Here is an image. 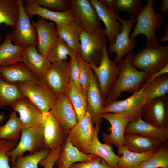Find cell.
<instances>
[{
    "mask_svg": "<svg viewBox=\"0 0 168 168\" xmlns=\"http://www.w3.org/2000/svg\"><path fill=\"white\" fill-rule=\"evenodd\" d=\"M133 55L132 53L126 55L119 63V74L106 98L105 103L117 100L123 92L134 93L138 91L149 75L146 72L137 69L132 65Z\"/></svg>",
    "mask_w": 168,
    "mask_h": 168,
    "instance_id": "1",
    "label": "cell"
},
{
    "mask_svg": "<svg viewBox=\"0 0 168 168\" xmlns=\"http://www.w3.org/2000/svg\"><path fill=\"white\" fill-rule=\"evenodd\" d=\"M146 5H141L136 19V25L130 35L132 39L140 34L147 38L146 46L157 43L156 31L164 23L161 14L155 12L154 9L153 0H146Z\"/></svg>",
    "mask_w": 168,
    "mask_h": 168,
    "instance_id": "2",
    "label": "cell"
},
{
    "mask_svg": "<svg viewBox=\"0 0 168 168\" xmlns=\"http://www.w3.org/2000/svg\"><path fill=\"white\" fill-rule=\"evenodd\" d=\"M132 65L137 69L150 75L168 63V44L158 43L146 46L135 54L131 59Z\"/></svg>",
    "mask_w": 168,
    "mask_h": 168,
    "instance_id": "3",
    "label": "cell"
},
{
    "mask_svg": "<svg viewBox=\"0 0 168 168\" xmlns=\"http://www.w3.org/2000/svg\"><path fill=\"white\" fill-rule=\"evenodd\" d=\"M23 96L31 100L43 113L48 112L58 98L42 78L16 83Z\"/></svg>",
    "mask_w": 168,
    "mask_h": 168,
    "instance_id": "4",
    "label": "cell"
},
{
    "mask_svg": "<svg viewBox=\"0 0 168 168\" xmlns=\"http://www.w3.org/2000/svg\"><path fill=\"white\" fill-rule=\"evenodd\" d=\"M107 44L101 50L100 63L96 66L93 63L89 64L98 82L103 97H107L119 75V65L113 60L110 59L107 49Z\"/></svg>",
    "mask_w": 168,
    "mask_h": 168,
    "instance_id": "5",
    "label": "cell"
},
{
    "mask_svg": "<svg viewBox=\"0 0 168 168\" xmlns=\"http://www.w3.org/2000/svg\"><path fill=\"white\" fill-rule=\"evenodd\" d=\"M70 9L74 21L83 31L92 33L104 30L101 21L90 1L71 0Z\"/></svg>",
    "mask_w": 168,
    "mask_h": 168,
    "instance_id": "6",
    "label": "cell"
},
{
    "mask_svg": "<svg viewBox=\"0 0 168 168\" xmlns=\"http://www.w3.org/2000/svg\"><path fill=\"white\" fill-rule=\"evenodd\" d=\"M142 88L133 93L129 97L121 100H113L105 103L101 114L113 113L122 114L129 122L142 118L141 110L146 100L142 94Z\"/></svg>",
    "mask_w": 168,
    "mask_h": 168,
    "instance_id": "7",
    "label": "cell"
},
{
    "mask_svg": "<svg viewBox=\"0 0 168 168\" xmlns=\"http://www.w3.org/2000/svg\"><path fill=\"white\" fill-rule=\"evenodd\" d=\"M43 144V132L40 124L37 126L22 128L18 143L8 152L12 164L17 157L23 156L26 152L33 153L44 149Z\"/></svg>",
    "mask_w": 168,
    "mask_h": 168,
    "instance_id": "8",
    "label": "cell"
},
{
    "mask_svg": "<svg viewBox=\"0 0 168 168\" xmlns=\"http://www.w3.org/2000/svg\"><path fill=\"white\" fill-rule=\"evenodd\" d=\"M18 17L11 33L13 44L20 46L34 45L37 47V36L35 28L25 11L23 1L18 0Z\"/></svg>",
    "mask_w": 168,
    "mask_h": 168,
    "instance_id": "9",
    "label": "cell"
},
{
    "mask_svg": "<svg viewBox=\"0 0 168 168\" xmlns=\"http://www.w3.org/2000/svg\"><path fill=\"white\" fill-rule=\"evenodd\" d=\"M118 20L122 26L121 31L116 37L114 42L109 44L107 49L110 54L116 53V56L113 60L118 64L124 56L131 53L136 47L138 40L131 39L130 36L132 27L136 23V19L125 20L119 16Z\"/></svg>",
    "mask_w": 168,
    "mask_h": 168,
    "instance_id": "10",
    "label": "cell"
},
{
    "mask_svg": "<svg viewBox=\"0 0 168 168\" xmlns=\"http://www.w3.org/2000/svg\"><path fill=\"white\" fill-rule=\"evenodd\" d=\"M141 115L147 123L168 129L167 95L146 101L142 107Z\"/></svg>",
    "mask_w": 168,
    "mask_h": 168,
    "instance_id": "11",
    "label": "cell"
},
{
    "mask_svg": "<svg viewBox=\"0 0 168 168\" xmlns=\"http://www.w3.org/2000/svg\"><path fill=\"white\" fill-rule=\"evenodd\" d=\"M40 125L43 130L44 148L51 150L62 147L67 135L49 111L42 113Z\"/></svg>",
    "mask_w": 168,
    "mask_h": 168,
    "instance_id": "12",
    "label": "cell"
},
{
    "mask_svg": "<svg viewBox=\"0 0 168 168\" xmlns=\"http://www.w3.org/2000/svg\"><path fill=\"white\" fill-rule=\"evenodd\" d=\"M108 42L104 30L92 33L82 31L80 35L79 54L88 63H94L95 58L100 62L101 50Z\"/></svg>",
    "mask_w": 168,
    "mask_h": 168,
    "instance_id": "13",
    "label": "cell"
},
{
    "mask_svg": "<svg viewBox=\"0 0 168 168\" xmlns=\"http://www.w3.org/2000/svg\"><path fill=\"white\" fill-rule=\"evenodd\" d=\"M69 63L66 61L52 63L43 78L49 89L57 97L63 94L70 81Z\"/></svg>",
    "mask_w": 168,
    "mask_h": 168,
    "instance_id": "14",
    "label": "cell"
},
{
    "mask_svg": "<svg viewBox=\"0 0 168 168\" xmlns=\"http://www.w3.org/2000/svg\"><path fill=\"white\" fill-rule=\"evenodd\" d=\"M93 124L90 114L87 112L69 132L67 139L84 153L93 140L95 132Z\"/></svg>",
    "mask_w": 168,
    "mask_h": 168,
    "instance_id": "15",
    "label": "cell"
},
{
    "mask_svg": "<svg viewBox=\"0 0 168 168\" xmlns=\"http://www.w3.org/2000/svg\"><path fill=\"white\" fill-rule=\"evenodd\" d=\"M90 2L105 26L104 31L109 44L114 43L121 30V24L118 20L119 13L105 6L99 0H91Z\"/></svg>",
    "mask_w": 168,
    "mask_h": 168,
    "instance_id": "16",
    "label": "cell"
},
{
    "mask_svg": "<svg viewBox=\"0 0 168 168\" xmlns=\"http://www.w3.org/2000/svg\"><path fill=\"white\" fill-rule=\"evenodd\" d=\"M101 118L107 120L111 125L108 128L110 133H102L103 141L114 145L118 149L123 146L125 129L129 120L122 114L113 113L102 114Z\"/></svg>",
    "mask_w": 168,
    "mask_h": 168,
    "instance_id": "17",
    "label": "cell"
},
{
    "mask_svg": "<svg viewBox=\"0 0 168 168\" xmlns=\"http://www.w3.org/2000/svg\"><path fill=\"white\" fill-rule=\"evenodd\" d=\"M68 134L77 122L73 107L64 94L58 97L56 103L49 110Z\"/></svg>",
    "mask_w": 168,
    "mask_h": 168,
    "instance_id": "18",
    "label": "cell"
},
{
    "mask_svg": "<svg viewBox=\"0 0 168 168\" xmlns=\"http://www.w3.org/2000/svg\"><path fill=\"white\" fill-rule=\"evenodd\" d=\"M36 47L34 45L24 46L20 62L23 63L38 77L43 78L52 63L45 55L39 53Z\"/></svg>",
    "mask_w": 168,
    "mask_h": 168,
    "instance_id": "19",
    "label": "cell"
},
{
    "mask_svg": "<svg viewBox=\"0 0 168 168\" xmlns=\"http://www.w3.org/2000/svg\"><path fill=\"white\" fill-rule=\"evenodd\" d=\"M10 106L19 114L22 128L40 125L42 113L26 97L23 96Z\"/></svg>",
    "mask_w": 168,
    "mask_h": 168,
    "instance_id": "20",
    "label": "cell"
},
{
    "mask_svg": "<svg viewBox=\"0 0 168 168\" xmlns=\"http://www.w3.org/2000/svg\"><path fill=\"white\" fill-rule=\"evenodd\" d=\"M86 95L87 112L90 114L94 124H100L102 120L101 111L105 105L106 98L102 94L93 72L91 76Z\"/></svg>",
    "mask_w": 168,
    "mask_h": 168,
    "instance_id": "21",
    "label": "cell"
},
{
    "mask_svg": "<svg viewBox=\"0 0 168 168\" xmlns=\"http://www.w3.org/2000/svg\"><path fill=\"white\" fill-rule=\"evenodd\" d=\"M36 30L39 53L45 55L48 50L58 37L55 24L50 21L39 17L38 21L32 23Z\"/></svg>",
    "mask_w": 168,
    "mask_h": 168,
    "instance_id": "22",
    "label": "cell"
},
{
    "mask_svg": "<svg viewBox=\"0 0 168 168\" xmlns=\"http://www.w3.org/2000/svg\"><path fill=\"white\" fill-rule=\"evenodd\" d=\"M95 134L92 142L84 153L96 155L103 159L112 168H117L118 163L120 156L114 152L111 144L102 143L99 140L98 133L100 124H95Z\"/></svg>",
    "mask_w": 168,
    "mask_h": 168,
    "instance_id": "23",
    "label": "cell"
},
{
    "mask_svg": "<svg viewBox=\"0 0 168 168\" xmlns=\"http://www.w3.org/2000/svg\"><path fill=\"white\" fill-rule=\"evenodd\" d=\"M26 1V4H23L25 11L29 17L37 15L55 24L74 20L70 8L64 12L54 11L39 6L36 3L35 0Z\"/></svg>",
    "mask_w": 168,
    "mask_h": 168,
    "instance_id": "24",
    "label": "cell"
},
{
    "mask_svg": "<svg viewBox=\"0 0 168 168\" xmlns=\"http://www.w3.org/2000/svg\"><path fill=\"white\" fill-rule=\"evenodd\" d=\"M163 142L151 138L133 133H126L124 146L129 150L136 153L155 152Z\"/></svg>",
    "mask_w": 168,
    "mask_h": 168,
    "instance_id": "25",
    "label": "cell"
},
{
    "mask_svg": "<svg viewBox=\"0 0 168 168\" xmlns=\"http://www.w3.org/2000/svg\"><path fill=\"white\" fill-rule=\"evenodd\" d=\"M97 156L95 154L83 153L67 139L55 164L57 168H70L74 163L87 161Z\"/></svg>",
    "mask_w": 168,
    "mask_h": 168,
    "instance_id": "26",
    "label": "cell"
},
{
    "mask_svg": "<svg viewBox=\"0 0 168 168\" xmlns=\"http://www.w3.org/2000/svg\"><path fill=\"white\" fill-rule=\"evenodd\" d=\"M126 133L136 134L153 138L162 142L168 139V129L151 125L144 121L142 118L128 122L125 129Z\"/></svg>",
    "mask_w": 168,
    "mask_h": 168,
    "instance_id": "27",
    "label": "cell"
},
{
    "mask_svg": "<svg viewBox=\"0 0 168 168\" xmlns=\"http://www.w3.org/2000/svg\"><path fill=\"white\" fill-rule=\"evenodd\" d=\"M0 74L4 81L10 83L30 82L39 78L23 63L0 67Z\"/></svg>",
    "mask_w": 168,
    "mask_h": 168,
    "instance_id": "28",
    "label": "cell"
},
{
    "mask_svg": "<svg viewBox=\"0 0 168 168\" xmlns=\"http://www.w3.org/2000/svg\"><path fill=\"white\" fill-rule=\"evenodd\" d=\"M58 37L76 54H79L80 35L83 31L74 21L55 24Z\"/></svg>",
    "mask_w": 168,
    "mask_h": 168,
    "instance_id": "29",
    "label": "cell"
},
{
    "mask_svg": "<svg viewBox=\"0 0 168 168\" xmlns=\"http://www.w3.org/2000/svg\"><path fill=\"white\" fill-rule=\"evenodd\" d=\"M63 94L72 105L77 121L82 120L87 113L86 93L81 86L70 80Z\"/></svg>",
    "mask_w": 168,
    "mask_h": 168,
    "instance_id": "30",
    "label": "cell"
},
{
    "mask_svg": "<svg viewBox=\"0 0 168 168\" xmlns=\"http://www.w3.org/2000/svg\"><path fill=\"white\" fill-rule=\"evenodd\" d=\"M11 33H7L4 41L0 44V67H7L20 62L24 46L14 44Z\"/></svg>",
    "mask_w": 168,
    "mask_h": 168,
    "instance_id": "31",
    "label": "cell"
},
{
    "mask_svg": "<svg viewBox=\"0 0 168 168\" xmlns=\"http://www.w3.org/2000/svg\"><path fill=\"white\" fill-rule=\"evenodd\" d=\"M22 128L21 120L14 110L9 114L6 124L0 126V139L17 143L20 139Z\"/></svg>",
    "mask_w": 168,
    "mask_h": 168,
    "instance_id": "32",
    "label": "cell"
},
{
    "mask_svg": "<svg viewBox=\"0 0 168 168\" xmlns=\"http://www.w3.org/2000/svg\"><path fill=\"white\" fill-rule=\"evenodd\" d=\"M141 88H142V94L146 101L167 95L168 74L162 75L148 83H143Z\"/></svg>",
    "mask_w": 168,
    "mask_h": 168,
    "instance_id": "33",
    "label": "cell"
},
{
    "mask_svg": "<svg viewBox=\"0 0 168 168\" xmlns=\"http://www.w3.org/2000/svg\"><path fill=\"white\" fill-rule=\"evenodd\" d=\"M154 152L139 153L131 151L124 146L118 149V155H122L117 168H137L142 162L149 159Z\"/></svg>",
    "mask_w": 168,
    "mask_h": 168,
    "instance_id": "34",
    "label": "cell"
},
{
    "mask_svg": "<svg viewBox=\"0 0 168 168\" xmlns=\"http://www.w3.org/2000/svg\"><path fill=\"white\" fill-rule=\"evenodd\" d=\"M19 14L18 0H0V24L13 27Z\"/></svg>",
    "mask_w": 168,
    "mask_h": 168,
    "instance_id": "35",
    "label": "cell"
},
{
    "mask_svg": "<svg viewBox=\"0 0 168 168\" xmlns=\"http://www.w3.org/2000/svg\"><path fill=\"white\" fill-rule=\"evenodd\" d=\"M23 96L16 83H10L0 77V109L11 106Z\"/></svg>",
    "mask_w": 168,
    "mask_h": 168,
    "instance_id": "36",
    "label": "cell"
},
{
    "mask_svg": "<svg viewBox=\"0 0 168 168\" xmlns=\"http://www.w3.org/2000/svg\"><path fill=\"white\" fill-rule=\"evenodd\" d=\"M74 52L60 38L58 37L47 51L45 56L52 63L66 61Z\"/></svg>",
    "mask_w": 168,
    "mask_h": 168,
    "instance_id": "37",
    "label": "cell"
},
{
    "mask_svg": "<svg viewBox=\"0 0 168 168\" xmlns=\"http://www.w3.org/2000/svg\"><path fill=\"white\" fill-rule=\"evenodd\" d=\"M163 142L148 160L141 163L137 168H168V144Z\"/></svg>",
    "mask_w": 168,
    "mask_h": 168,
    "instance_id": "38",
    "label": "cell"
},
{
    "mask_svg": "<svg viewBox=\"0 0 168 168\" xmlns=\"http://www.w3.org/2000/svg\"><path fill=\"white\" fill-rule=\"evenodd\" d=\"M51 150L44 149L37 152L25 156H18L11 168H38V164L46 157Z\"/></svg>",
    "mask_w": 168,
    "mask_h": 168,
    "instance_id": "39",
    "label": "cell"
},
{
    "mask_svg": "<svg viewBox=\"0 0 168 168\" xmlns=\"http://www.w3.org/2000/svg\"><path fill=\"white\" fill-rule=\"evenodd\" d=\"M142 2V0H114L113 9L128 14L130 19H136Z\"/></svg>",
    "mask_w": 168,
    "mask_h": 168,
    "instance_id": "40",
    "label": "cell"
},
{
    "mask_svg": "<svg viewBox=\"0 0 168 168\" xmlns=\"http://www.w3.org/2000/svg\"><path fill=\"white\" fill-rule=\"evenodd\" d=\"M80 69L79 84L83 89L87 93L93 72L89 63L85 62L79 54H76Z\"/></svg>",
    "mask_w": 168,
    "mask_h": 168,
    "instance_id": "41",
    "label": "cell"
},
{
    "mask_svg": "<svg viewBox=\"0 0 168 168\" xmlns=\"http://www.w3.org/2000/svg\"><path fill=\"white\" fill-rule=\"evenodd\" d=\"M35 1L39 6L51 10L62 12L70 8V0H35Z\"/></svg>",
    "mask_w": 168,
    "mask_h": 168,
    "instance_id": "42",
    "label": "cell"
},
{
    "mask_svg": "<svg viewBox=\"0 0 168 168\" xmlns=\"http://www.w3.org/2000/svg\"><path fill=\"white\" fill-rule=\"evenodd\" d=\"M17 144L0 139V168H11L9 165L11 160L8 152L13 149Z\"/></svg>",
    "mask_w": 168,
    "mask_h": 168,
    "instance_id": "43",
    "label": "cell"
},
{
    "mask_svg": "<svg viewBox=\"0 0 168 168\" xmlns=\"http://www.w3.org/2000/svg\"><path fill=\"white\" fill-rule=\"evenodd\" d=\"M70 168H112L103 159L96 157L87 161L76 162Z\"/></svg>",
    "mask_w": 168,
    "mask_h": 168,
    "instance_id": "44",
    "label": "cell"
},
{
    "mask_svg": "<svg viewBox=\"0 0 168 168\" xmlns=\"http://www.w3.org/2000/svg\"><path fill=\"white\" fill-rule=\"evenodd\" d=\"M69 56L70 57L69 73L70 80L77 85L80 86L79 82V67L76 53L73 52Z\"/></svg>",
    "mask_w": 168,
    "mask_h": 168,
    "instance_id": "45",
    "label": "cell"
},
{
    "mask_svg": "<svg viewBox=\"0 0 168 168\" xmlns=\"http://www.w3.org/2000/svg\"><path fill=\"white\" fill-rule=\"evenodd\" d=\"M62 147L51 150L48 156L41 160L39 164L43 166L44 168H53L60 154Z\"/></svg>",
    "mask_w": 168,
    "mask_h": 168,
    "instance_id": "46",
    "label": "cell"
},
{
    "mask_svg": "<svg viewBox=\"0 0 168 168\" xmlns=\"http://www.w3.org/2000/svg\"><path fill=\"white\" fill-rule=\"evenodd\" d=\"M168 74V63L157 71L149 75L144 84H147L165 74Z\"/></svg>",
    "mask_w": 168,
    "mask_h": 168,
    "instance_id": "47",
    "label": "cell"
},
{
    "mask_svg": "<svg viewBox=\"0 0 168 168\" xmlns=\"http://www.w3.org/2000/svg\"><path fill=\"white\" fill-rule=\"evenodd\" d=\"M157 2L160 14H164L168 10V0H158Z\"/></svg>",
    "mask_w": 168,
    "mask_h": 168,
    "instance_id": "48",
    "label": "cell"
},
{
    "mask_svg": "<svg viewBox=\"0 0 168 168\" xmlns=\"http://www.w3.org/2000/svg\"><path fill=\"white\" fill-rule=\"evenodd\" d=\"M160 42L165 43L168 41V26H167L165 29L164 34L159 39Z\"/></svg>",
    "mask_w": 168,
    "mask_h": 168,
    "instance_id": "49",
    "label": "cell"
},
{
    "mask_svg": "<svg viewBox=\"0 0 168 168\" xmlns=\"http://www.w3.org/2000/svg\"><path fill=\"white\" fill-rule=\"evenodd\" d=\"M5 118V116L4 114H0V124L2 123Z\"/></svg>",
    "mask_w": 168,
    "mask_h": 168,
    "instance_id": "50",
    "label": "cell"
},
{
    "mask_svg": "<svg viewBox=\"0 0 168 168\" xmlns=\"http://www.w3.org/2000/svg\"><path fill=\"white\" fill-rule=\"evenodd\" d=\"M2 40V37L0 33V44H1V41Z\"/></svg>",
    "mask_w": 168,
    "mask_h": 168,
    "instance_id": "51",
    "label": "cell"
},
{
    "mask_svg": "<svg viewBox=\"0 0 168 168\" xmlns=\"http://www.w3.org/2000/svg\"><path fill=\"white\" fill-rule=\"evenodd\" d=\"M0 77H1V75L0 74Z\"/></svg>",
    "mask_w": 168,
    "mask_h": 168,
    "instance_id": "52",
    "label": "cell"
}]
</instances>
